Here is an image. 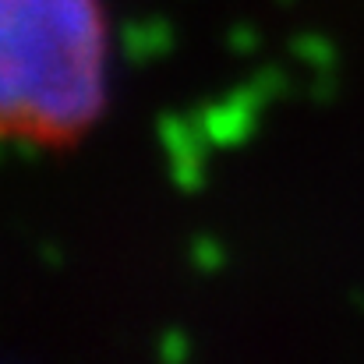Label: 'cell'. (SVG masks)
Listing matches in <instances>:
<instances>
[{
	"label": "cell",
	"mask_w": 364,
	"mask_h": 364,
	"mask_svg": "<svg viewBox=\"0 0 364 364\" xmlns=\"http://www.w3.org/2000/svg\"><path fill=\"white\" fill-rule=\"evenodd\" d=\"M100 0H0V127L32 149H71L107 114Z\"/></svg>",
	"instance_id": "6da1fadb"
}]
</instances>
